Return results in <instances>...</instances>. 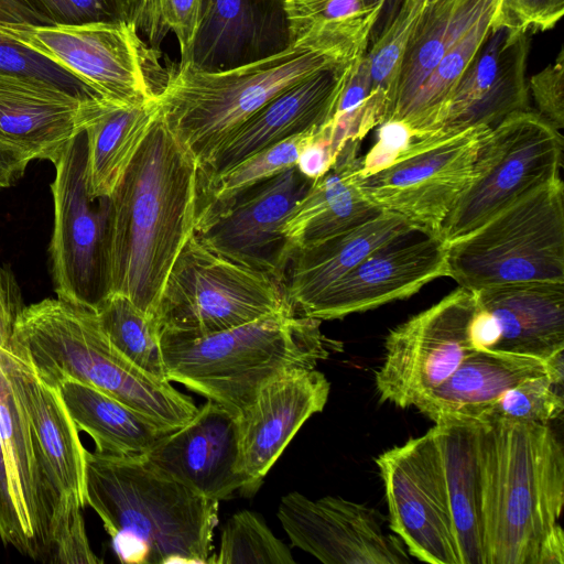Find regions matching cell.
Returning a JSON list of instances; mask_svg holds the SVG:
<instances>
[{
  "label": "cell",
  "mask_w": 564,
  "mask_h": 564,
  "mask_svg": "<svg viewBox=\"0 0 564 564\" xmlns=\"http://www.w3.org/2000/svg\"><path fill=\"white\" fill-rule=\"evenodd\" d=\"M413 438L448 518L459 564H485L477 421H443Z\"/></svg>",
  "instance_id": "obj_22"
},
{
  "label": "cell",
  "mask_w": 564,
  "mask_h": 564,
  "mask_svg": "<svg viewBox=\"0 0 564 564\" xmlns=\"http://www.w3.org/2000/svg\"><path fill=\"white\" fill-rule=\"evenodd\" d=\"M284 0H202L188 66L218 72L289 46ZM180 65V64H178Z\"/></svg>",
  "instance_id": "obj_25"
},
{
  "label": "cell",
  "mask_w": 564,
  "mask_h": 564,
  "mask_svg": "<svg viewBox=\"0 0 564 564\" xmlns=\"http://www.w3.org/2000/svg\"><path fill=\"white\" fill-rule=\"evenodd\" d=\"M367 46L316 32L275 54L225 70L177 65L158 97L160 113L202 166L231 132L274 97L318 72L358 58Z\"/></svg>",
  "instance_id": "obj_4"
},
{
  "label": "cell",
  "mask_w": 564,
  "mask_h": 564,
  "mask_svg": "<svg viewBox=\"0 0 564 564\" xmlns=\"http://www.w3.org/2000/svg\"><path fill=\"white\" fill-rule=\"evenodd\" d=\"M321 128L302 150L296 164L300 172L312 180L327 172L337 158L332 141Z\"/></svg>",
  "instance_id": "obj_50"
},
{
  "label": "cell",
  "mask_w": 564,
  "mask_h": 564,
  "mask_svg": "<svg viewBox=\"0 0 564 564\" xmlns=\"http://www.w3.org/2000/svg\"><path fill=\"white\" fill-rule=\"evenodd\" d=\"M317 131L308 130L270 145L200 186L197 219L224 206L243 189L296 166L302 150Z\"/></svg>",
  "instance_id": "obj_37"
},
{
  "label": "cell",
  "mask_w": 564,
  "mask_h": 564,
  "mask_svg": "<svg viewBox=\"0 0 564 564\" xmlns=\"http://www.w3.org/2000/svg\"><path fill=\"white\" fill-rule=\"evenodd\" d=\"M199 195V162L159 113L110 195L107 257L108 294L127 296L155 323L169 274L195 232Z\"/></svg>",
  "instance_id": "obj_1"
},
{
  "label": "cell",
  "mask_w": 564,
  "mask_h": 564,
  "mask_svg": "<svg viewBox=\"0 0 564 564\" xmlns=\"http://www.w3.org/2000/svg\"><path fill=\"white\" fill-rule=\"evenodd\" d=\"M448 276L460 288L564 282V186L535 189L447 245Z\"/></svg>",
  "instance_id": "obj_7"
},
{
  "label": "cell",
  "mask_w": 564,
  "mask_h": 564,
  "mask_svg": "<svg viewBox=\"0 0 564 564\" xmlns=\"http://www.w3.org/2000/svg\"><path fill=\"white\" fill-rule=\"evenodd\" d=\"M378 141L361 159L359 175L371 174L392 163L413 139V132L402 122L384 121L379 124Z\"/></svg>",
  "instance_id": "obj_48"
},
{
  "label": "cell",
  "mask_w": 564,
  "mask_h": 564,
  "mask_svg": "<svg viewBox=\"0 0 564 564\" xmlns=\"http://www.w3.org/2000/svg\"><path fill=\"white\" fill-rule=\"evenodd\" d=\"M497 6L498 0H436L425 8L406 42L382 122L399 120L446 52Z\"/></svg>",
  "instance_id": "obj_31"
},
{
  "label": "cell",
  "mask_w": 564,
  "mask_h": 564,
  "mask_svg": "<svg viewBox=\"0 0 564 564\" xmlns=\"http://www.w3.org/2000/svg\"><path fill=\"white\" fill-rule=\"evenodd\" d=\"M389 527L410 555L430 564H459L454 534L414 438L376 459Z\"/></svg>",
  "instance_id": "obj_24"
},
{
  "label": "cell",
  "mask_w": 564,
  "mask_h": 564,
  "mask_svg": "<svg viewBox=\"0 0 564 564\" xmlns=\"http://www.w3.org/2000/svg\"><path fill=\"white\" fill-rule=\"evenodd\" d=\"M330 383L315 368L296 369L268 382L238 414L237 473L243 496H253L302 425L327 403Z\"/></svg>",
  "instance_id": "obj_18"
},
{
  "label": "cell",
  "mask_w": 564,
  "mask_h": 564,
  "mask_svg": "<svg viewBox=\"0 0 564 564\" xmlns=\"http://www.w3.org/2000/svg\"><path fill=\"white\" fill-rule=\"evenodd\" d=\"M313 181L290 167L200 216L194 234L214 253L285 285L292 249L281 227Z\"/></svg>",
  "instance_id": "obj_14"
},
{
  "label": "cell",
  "mask_w": 564,
  "mask_h": 564,
  "mask_svg": "<svg viewBox=\"0 0 564 564\" xmlns=\"http://www.w3.org/2000/svg\"><path fill=\"white\" fill-rule=\"evenodd\" d=\"M321 323L288 307L203 336L161 332L166 379L239 414L268 382L338 350Z\"/></svg>",
  "instance_id": "obj_5"
},
{
  "label": "cell",
  "mask_w": 564,
  "mask_h": 564,
  "mask_svg": "<svg viewBox=\"0 0 564 564\" xmlns=\"http://www.w3.org/2000/svg\"><path fill=\"white\" fill-rule=\"evenodd\" d=\"M361 56L318 72L265 104L200 166V186L270 145L327 123Z\"/></svg>",
  "instance_id": "obj_19"
},
{
  "label": "cell",
  "mask_w": 564,
  "mask_h": 564,
  "mask_svg": "<svg viewBox=\"0 0 564 564\" xmlns=\"http://www.w3.org/2000/svg\"><path fill=\"white\" fill-rule=\"evenodd\" d=\"M10 348L51 387L64 380L91 386L171 430L198 409L172 382L150 376L121 355L105 335L95 308L58 297L23 306Z\"/></svg>",
  "instance_id": "obj_6"
},
{
  "label": "cell",
  "mask_w": 564,
  "mask_h": 564,
  "mask_svg": "<svg viewBox=\"0 0 564 564\" xmlns=\"http://www.w3.org/2000/svg\"><path fill=\"white\" fill-rule=\"evenodd\" d=\"M415 228L402 217L382 212L356 228L293 251L285 291L295 312L300 314L375 249Z\"/></svg>",
  "instance_id": "obj_30"
},
{
  "label": "cell",
  "mask_w": 564,
  "mask_h": 564,
  "mask_svg": "<svg viewBox=\"0 0 564 564\" xmlns=\"http://www.w3.org/2000/svg\"><path fill=\"white\" fill-rule=\"evenodd\" d=\"M485 564H536L564 505V451L549 424L477 421Z\"/></svg>",
  "instance_id": "obj_2"
},
{
  "label": "cell",
  "mask_w": 564,
  "mask_h": 564,
  "mask_svg": "<svg viewBox=\"0 0 564 564\" xmlns=\"http://www.w3.org/2000/svg\"><path fill=\"white\" fill-rule=\"evenodd\" d=\"M538 113L555 129L564 127V51L553 63L531 76L528 83Z\"/></svg>",
  "instance_id": "obj_46"
},
{
  "label": "cell",
  "mask_w": 564,
  "mask_h": 564,
  "mask_svg": "<svg viewBox=\"0 0 564 564\" xmlns=\"http://www.w3.org/2000/svg\"><path fill=\"white\" fill-rule=\"evenodd\" d=\"M50 25L129 21L130 0H30Z\"/></svg>",
  "instance_id": "obj_44"
},
{
  "label": "cell",
  "mask_w": 564,
  "mask_h": 564,
  "mask_svg": "<svg viewBox=\"0 0 564 564\" xmlns=\"http://www.w3.org/2000/svg\"><path fill=\"white\" fill-rule=\"evenodd\" d=\"M276 516L291 543L325 564H404L403 542L375 509L341 497L284 495Z\"/></svg>",
  "instance_id": "obj_16"
},
{
  "label": "cell",
  "mask_w": 564,
  "mask_h": 564,
  "mask_svg": "<svg viewBox=\"0 0 564 564\" xmlns=\"http://www.w3.org/2000/svg\"><path fill=\"white\" fill-rule=\"evenodd\" d=\"M95 311L105 335L121 355L150 376L167 380L160 329L151 317L118 293L108 294Z\"/></svg>",
  "instance_id": "obj_36"
},
{
  "label": "cell",
  "mask_w": 564,
  "mask_h": 564,
  "mask_svg": "<svg viewBox=\"0 0 564 564\" xmlns=\"http://www.w3.org/2000/svg\"><path fill=\"white\" fill-rule=\"evenodd\" d=\"M441 276H448L447 245L438 235L415 228L370 252L300 315L343 318L409 297Z\"/></svg>",
  "instance_id": "obj_15"
},
{
  "label": "cell",
  "mask_w": 564,
  "mask_h": 564,
  "mask_svg": "<svg viewBox=\"0 0 564 564\" xmlns=\"http://www.w3.org/2000/svg\"><path fill=\"white\" fill-rule=\"evenodd\" d=\"M0 367L25 413L59 502L76 499L85 507L86 449L58 390L10 346H0Z\"/></svg>",
  "instance_id": "obj_26"
},
{
  "label": "cell",
  "mask_w": 564,
  "mask_h": 564,
  "mask_svg": "<svg viewBox=\"0 0 564 564\" xmlns=\"http://www.w3.org/2000/svg\"><path fill=\"white\" fill-rule=\"evenodd\" d=\"M111 102L77 98L50 83L0 73V142L55 164L68 142Z\"/></svg>",
  "instance_id": "obj_23"
},
{
  "label": "cell",
  "mask_w": 564,
  "mask_h": 564,
  "mask_svg": "<svg viewBox=\"0 0 564 564\" xmlns=\"http://www.w3.org/2000/svg\"><path fill=\"white\" fill-rule=\"evenodd\" d=\"M0 23L50 25L30 0H0Z\"/></svg>",
  "instance_id": "obj_52"
},
{
  "label": "cell",
  "mask_w": 564,
  "mask_h": 564,
  "mask_svg": "<svg viewBox=\"0 0 564 564\" xmlns=\"http://www.w3.org/2000/svg\"><path fill=\"white\" fill-rule=\"evenodd\" d=\"M85 502L124 563H209L219 501L153 468L143 456L85 452Z\"/></svg>",
  "instance_id": "obj_3"
},
{
  "label": "cell",
  "mask_w": 564,
  "mask_h": 564,
  "mask_svg": "<svg viewBox=\"0 0 564 564\" xmlns=\"http://www.w3.org/2000/svg\"><path fill=\"white\" fill-rule=\"evenodd\" d=\"M359 142H348L332 167L315 178L281 227L292 252L356 228L382 212L360 192Z\"/></svg>",
  "instance_id": "obj_29"
},
{
  "label": "cell",
  "mask_w": 564,
  "mask_h": 564,
  "mask_svg": "<svg viewBox=\"0 0 564 564\" xmlns=\"http://www.w3.org/2000/svg\"><path fill=\"white\" fill-rule=\"evenodd\" d=\"M436 0H403L388 26L379 33L366 55L370 63L372 88L388 94L393 85L406 42L424 12Z\"/></svg>",
  "instance_id": "obj_41"
},
{
  "label": "cell",
  "mask_w": 564,
  "mask_h": 564,
  "mask_svg": "<svg viewBox=\"0 0 564 564\" xmlns=\"http://www.w3.org/2000/svg\"><path fill=\"white\" fill-rule=\"evenodd\" d=\"M495 11L476 22L446 52L399 118L398 122L413 132L414 140L437 128L452 93L491 30Z\"/></svg>",
  "instance_id": "obj_34"
},
{
  "label": "cell",
  "mask_w": 564,
  "mask_h": 564,
  "mask_svg": "<svg viewBox=\"0 0 564 564\" xmlns=\"http://www.w3.org/2000/svg\"><path fill=\"white\" fill-rule=\"evenodd\" d=\"M86 131L76 134L54 164V229L50 254L58 299L90 308L108 295L110 196L89 192Z\"/></svg>",
  "instance_id": "obj_12"
},
{
  "label": "cell",
  "mask_w": 564,
  "mask_h": 564,
  "mask_svg": "<svg viewBox=\"0 0 564 564\" xmlns=\"http://www.w3.org/2000/svg\"><path fill=\"white\" fill-rule=\"evenodd\" d=\"M403 0H386L380 19L372 32L375 37L381 33L393 19Z\"/></svg>",
  "instance_id": "obj_54"
},
{
  "label": "cell",
  "mask_w": 564,
  "mask_h": 564,
  "mask_svg": "<svg viewBox=\"0 0 564 564\" xmlns=\"http://www.w3.org/2000/svg\"><path fill=\"white\" fill-rule=\"evenodd\" d=\"M529 34L492 28L452 93L437 128L429 135L452 134L477 126L495 127L529 109L525 79Z\"/></svg>",
  "instance_id": "obj_20"
},
{
  "label": "cell",
  "mask_w": 564,
  "mask_h": 564,
  "mask_svg": "<svg viewBox=\"0 0 564 564\" xmlns=\"http://www.w3.org/2000/svg\"><path fill=\"white\" fill-rule=\"evenodd\" d=\"M83 505L75 499L59 502L51 528L47 562L59 564H98L82 514Z\"/></svg>",
  "instance_id": "obj_43"
},
{
  "label": "cell",
  "mask_w": 564,
  "mask_h": 564,
  "mask_svg": "<svg viewBox=\"0 0 564 564\" xmlns=\"http://www.w3.org/2000/svg\"><path fill=\"white\" fill-rule=\"evenodd\" d=\"M56 389L76 429L93 438L98 453L144 456L172 431L91 386L64 380Z\"/></svg>",
  "instance_id": "obj_32"
},
{
  "label": "cell",
  "mask_w": 564,
  "mask_h": 564,
  "mask_svg": "<svg viewBox=\"0 0 564 564\" xmlns=\"http://www.w3.org/2000/svg\"><path fill=\"white\" fill-rule=\"evenodd\" d=\"M536 564H564V534L561 524L542 543Z\"/></svg>",
  "instance_id": "obj_53"
},
{
  "label": "cell",
  "mask_w": 564,
  "mask_h": 564,
  "mask_svg": "<svg viewBox=\"0 0 564 564\" xmlns=\"http://www.w3.org/2000/svg\"><path fill=\"white\" fill-rule=\"evenodd\" d=\"M490 127L414 140L389 165L365 176L361 194L381 212L440 236L443 223L470 184Z\"/></svg>",
  "instance_id": "obj_11"
},
{
  "label": "cell",
  "mask_w": 564,
  "mask_h": 564,
  "mask_svg": "<svg viewBox=\"0 0 564 564\" xmlns=\"http://www.w3.org/2000/svg\"><path fill=\"white\" fill-rule=\"evenodd\" d=\"M563 138L538 112L517 111L488 132L474 176L442 225L446 245L560 177Z\"/></svg>",
  "instance_id": "obj_9"
},
{
  "label": "cell",
  "mask_w": 564,
  "mask_h": 564,
  "mask_svg": "<svg viewBox=\"0 0 564 564\" xmlns=\"http://www.w3.org/2000/svg\"><path fill=\"white\" fill-rule=\"evenodd\" d=\"M293 307L285 285L188 239L165 282L156 323L161 332L203 336Z\"/></svg>",
  "instance_id": "obj_8"
},
{
  "label": "cell",
  "mask_w": 564,
  "mask_h": 564,
  "mask_svg": "<svg viewBox=\"0 0 564 564\" xmlns=\"http://www.w3.org/2000/svg\"><path fill=\"white\" fill-rule=\"evenodd\" d=\"M31 158L0 142V188L13 185L23 174Z\"/></svg>",
  "instance_id": "obj_51"
},
{
  "label": "cell",
  "mask_w": 564,
  "mask_h": 564,
  "mask_svg": "<svg viewBox=\"0 0 564 564\" xmlns=\"http://www.w3.org/2000/svg\"><path fill=\"white\" fill-rule=\"evenodd\" d=\"M213 564H294L290 549L257 512L241 510L224 524Z\"/></svg>",
  "instance_id": "obj_38"
},
{
  "label": "cell",
  "mask_w": 564,
  "mask_h": 564,
  "mask_svg": "<svg viewBox=\"0 0 564 564\" xmlns=\"http://www.w3.org/2000/svg\"><path fill=\"white\" fill-rule=\"evenodd\" d=\"M386 0H284L289 42L328 32L367 44Z\"/></svg>",
  "instance_id": "obj_35"
},
{
  "label": "cell",
  "mask_w": 564,
  "mask_h": 564,
  "mask_svg": "<svg viewBox=\"0 0 564 564\" xmlns=\"http://www.w3.org/2000/svg\"><path fill=\"white\" fill-rule=\"evenodd\" d=\"M0 73L40 79L80 99L105 100L70 70L1 31Z\"/></svg>",
  "instance_id": "obj_42"
},
{
  "label": "cell",
  "mask_w": 564,
  "mask_h": 564,
  "mask_svg": "<svg viewBox=\"0 0 564 564\" xmlns=\"http://www.w3.org/2000/svg\"><path fill=\"white\" fill-rule=\"evenodd\" d=\"M473 292L475 349L545 361L564 351V282H518Z\"/></svg>",
  "instance_id": "obj_17"
},
{
  "label": "cell",
  "mask_w": 564,
  "mask_h": 564,
  "mask_svg": "<svg viewBox=\"0 0 564 564\" xmlns=\"http://www.w3.org/2000/svg\"><path fill=\"white\" fill-rule=\"evenodd\" d=\"M564 14V0H499L491 26L523 33L550 30Z\"/></svg>",
  "instance_id": "obj_45"
},
{
  "label": "cell",
  "mask_w": 564,
  "mask_h": 564,
  "mask_svg": "<svg viewBox=\"0 0 564 564\" xmlns=\"http://www.w3.org/2000/svg\"><path fill=\"white\" fill-rule=\"evenodd\" d=\"M0 31L64 66L108 102L129 106L158 100L170 70L162 52L130 22L80 25L0 23Z\"/></svg>",
  "instance_id": "obj_10"
},
{
  "label": "cell",
  "mask_w": 564,
  "mask_h": 564,
  "mask_svg": "<svg viewBox=\"0 0 564 564\" xmlns=\"http://www.w3.org/2000/svg\"><path fill=\"white\" fill-rule=\"evenodd\" d=\"M160 113L158 100L108 104L85 128L89 192L110 196Z\"/></svg>",
  "instance_id": "obj_33"
},
{
  "label": "cell",
  "mask_w": 564,
  "mask_h": 564,
  "mask_svg": "<svg viewBox=\"0 0 564 564\" xmlns=\"http://www.w3.org/2000/svg\"><path fill=\"white\" fill-rule=\"evenodd\" d=\"M200 6L202 0H130L129 21L160 52L163 39L173 32L180 45V65H184L197 32Z\"/></svg>",
  "instance_id": "obj_39"
},
{
  "label": "cell",
  "mask_w": 564,
  "mask_h": 564,
  "mask_svg": "<svg viewBox=\"0 0 564 564\" xmlns=\"http://www.w3.org/2000/svg\"><path fill=\"white\" fill-rule=\"evenodd\" d=\"M545 373L555 379L545 360L475 349L445 381L425 393L413 406L434 423L479 421L489 414L507 390Z\"/></svg>",
  "instance_id": "obj_28"
},
{
  "label": "cell",
  "mask_w": 564,
  "mask_h": 564,
  "mask_svg": "<svg viewBox=\"0 0 564 564\" xmlns=\"http://www.w3.org/2000/svg\"><path fill=\"white\" fill-rule=\"evenodd\" d=\"M475 308L474 292L459 286L390 330L375 376L380 401L413 406L445 381L475 350L470 335Z\"/></svg>",
  "instance_id": "obj_13"
},
{
  "label": "cell",
  "mask_w": 564,
  "mask_h": 564,
  "mask_svg": "<svg viewBox=\"0 0 564 564\" xmlns=\"http://www.w3.org/2000/svg\"><path fill=\"white\" fill-rule=\"evenodd\" d=\"M562 388L550 373L525 379L507 390L486 417L549 424L563 413Z\"/></svg>",
  "instance_id": "obj_40"
},
{
  "label": "cell",
  "mask_w": 564,
  "mask_h": 564,
  "mask_svg": "<svg viewBox=\"0 0 564 564\" xmlns=\"http://www.w3.org/2000/svg\"><path fill=\"white\" fill-rule=\"evenodd\" d=\"M23 306L14 274L10 269L0 267V346H10L15 322Z\"/></svg>",
  "instance_id": "obj_49"
},
{
  "label": "cell",
  "mask_w": 564,
  "mask_h": 564,
  "mask_svg": "<svg viewBox=\"0 0 564 564\" xmlns=\"http://www.w3.org/2000/svg\"><path fill=\"white\" fill-rule=\"evenodd\" d=\"M0 538L24 556L36 560L35 549L22 524L13 498L9 470L0 438Z\"/></svg>",
  "instance_id": "obj_47"
},
{
  "label": "cell",
  "mask_w": 564,
  "mask_h": 564,
  "mask_svg": "<svg viewBox=\"0 0 564 564\" xmlns=\"http://www.w3.org/2000/svg\"><path fill=\"white\" fill-rule=\"evenodd\" d=\"M0 438L22 524L36 560L47 562L52 521L59 498L21 403L1 367Z\"/></svg>",
  "instance_id": "obj_27"
},
{
  "label": "cell",
  "mask_w": 564,
  "mask_h": 564,
  "mask_svg": "<svg viewBox=\"0 0 564 564\" xmlns=\"http://www.w3.org/2000/svg\"><path fill=\"white\" fill-rule=\"evenodd\" d=\"M238 456V414L207 400L143 458L163 475L220 501L242 489L243 481L237 473Z\"/></svg>",
  "instance_id": "obj_21"
}]
</instances>
